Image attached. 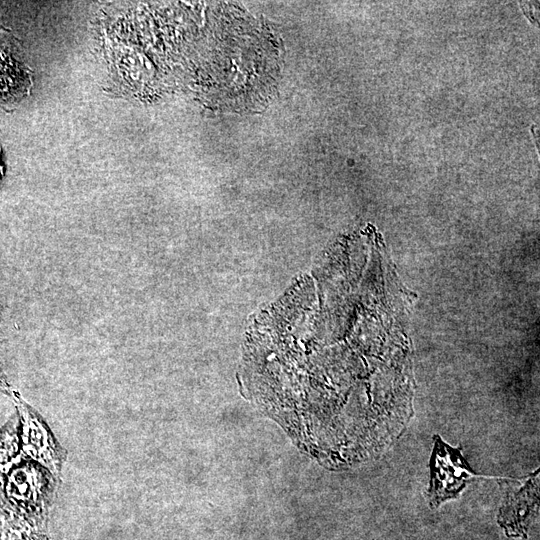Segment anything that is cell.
<instances>
[{
    "instance_id": "5",
    "label": "cell",
    "mask_w": 540,
    "mask_h": 540,
    "mask_svg": "<svg viewBox=\"0 0 540 540\" xmlns=\"http://www.w3.org/2000/svg\"><path fill=\"white\" fill-rule=\"evenodd\" d=\"M0 392L11 395V387L8 383L7 377L3 369V363L0 357Z\"/></svg>"
},
{
    "instance_id": "7",
    "label": "cell",
    "mask_w": 540,
    "mask_h": 540,
    "mask_svg": "<svg viewBox=\"0 0 540 540\" xmlns=\"http://www.w3.org/2000/svg\"><path fill=\"white\" fill-rule=\"evenodd\" d=\"M2 313H3V305H2V303L0 301V323L2 321Z\"/></svg>"
},
{
    "instance_id": "1",
    "label": "cell",
    "mask_w": 540,
    "mask_h": 540,
    "mask_svg": "<svg viewBox=\"0 0 540 540\" xmlns=\"http://www.w3.org/2000/svg\"><path fill=\"white\" fill-rule=\"evenodd\" d=\"M473 475L459 451L436 437L433 462L431 458V505L456 497Z\"/></svg>"
},
{
    "instance_id": "3",
    "label": "cell",
    "mask_w": 540,
    "mask_h": 540,
    "mask_svg": "<svg viewBox=\"0 0 540 540\" xmlns=\"http://www.w3.org/2000/svg\"><path fill=\"white\" fill-rule=\"evenodd\" d=\"M46 516L20 511L0 499V540H49Z\"/></svg>"
},
{
    "instance_id": "2",
    "label": "cell",
    "mask_w": 540,
    "mask_h": 540,
    "mask_svg": "<svg viewBox=\"0 0 540 540\" xmlns=\"http://www.w3.org/2000/svg\"><path fill=\"white\" fill-rule=\"evenodd\" d=\"M11 395L22 419L24 451L58 475L64 458L62 449L57 446L45 423L21 396L14 391Z\"/></svg>"
},
{
    "instance_id": "4",
    "label": "cell",
    "mask_w": 540,
    "mask_h": 540,
    "mask_svg": "<svg viewBox=\"0 0 540 540\" xmlns=\"http://www.w3.org/2000/svg\"><path fill=\"white\" fill-rule=\"evenodd\" d=\"M14 424L0 430V479L17 451V435Z\"/></svg>"
},
{
    "instance_id": "6",
    "label": "cell",
    "mask_w": 540,
    "mask_h": 540,
    "mask_svg": "<svg viewBox=\"0 0 540 540\" xmlns=\"http://www.w3.org/2000/svg\"><path fill=\"white\" fill-rule=\"evenodd\" d=\"M3 171H4V167H3V165H2V163L0 161V179L3 176V173H4Z\"/></svg>"
}]
</instances>
